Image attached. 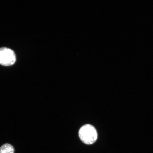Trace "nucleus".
Masks as SVG:
<instances>
[{
	"label": "nucleus",
	"instance_id": "nucleus-1",
	"mask_svg": "<svg viewBox=\"0 0 153 153\" xmlns=\"http://www.w3.org/2000/svg\"><path fill=\"white\" fill-rule=\"evenodd\" d=\"M78 134L81 140L87 145L93 144L97 138V130L91 124H85L82 126L80 129Z\"/></svg>",
	"mask_w": 153,
	"mask_h": 153
},
{
	"label": "nucleus",
	"instance_id": "nucleus-2",
	"mask_svg": "<svg viewBox=\"0 0 153 153\" xmlns=\"http://www.w3.org/2000/svg\"><path fill=\"white\" fill-rule=\"evenodd\" d=\"M16 61L14 51L9 48H0V64L4 66L14 65Z\"/></svg>",
	"mask_w": 153,
	"mask_h": 153
},
{
	"label": "nucleus",
	"instance_id": "nucleus-3",
	"mask_svg": "<svg viewBox=\"0 0 153 153\" xmlns=\"http://www.w3.org/2000/svg\"><path fill=\"white\" fill-rule=\"evenodd\" d=\"M0 153H15L14 147L9 143H5L0 147Z\"/></svg>",
	"mask_w": 153,
	"mask_h": 153
}]
</instances>
